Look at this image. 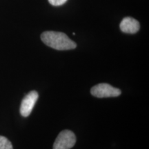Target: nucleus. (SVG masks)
I'll list each match as a JSON object with an SVG mask.
<instances>
[{"label": "nucleus", "instance_id": "20e7f679", "mask_svg": "<svg viewBox=\"0 0 149 149\" xmlns=\"http://www.w3.org/2000/svg\"><path fill=\"white\" fill-rule=\"evenodd\" d=\"M38 97V93L35 91H31L24 97L20 106V113L22 116L26 117L31 115Z\"/></svg>", "mask_w": 149, "mask_h": 149}, {"label": "nucleus", "instance_id": "7ed1b4c3", "mask_svg": "<svg viewBox=\"0 0 149 149\" xmlns=\"http://www.w3.org/2000/svg\"><path fill=\"white\" fill-rule=\"evenodd\" d=\"M76 143L74 133L69 130H64L59 134L53 144V149H70Z\"/></svg>", "mask_w": 149, "mask_h": 149}, {"label": "nucleus", "instance_id": "39448f33", "mask_svg": "<svg viewBox=\"0 0 149 149\" xmlns=\"http://www.w3.org/2000/svg\"><path fill=\"white\" fill-rule=\"evenodd\" d=\"M120 30L124 33L128 34H134L138 32L140 29V24L137 19L130 17L124 18L121 22Z\"/></svg>", "mask_w": 149, "mask_h": 149}, {"label": "nucleus", "instance_id": "0eeeda50", "mask_svg": "<svg viewBox=\"0 0 149 149\" xmlns=\"http://www.w3.org/2000/svg\"><path fill=\"white\" fill-rule=\"evenodd\" d=\"M49 3L51 5L55 6H59L63 5L67 1V0H48Z\"/></svg>", "mask_w": 149, "mask_h": 149}, {"label": "nucleus", "instance_id": "f03ea898", "mask_svg": "<svg viewBox=\"0 0 149 149\" xmlns=\"http://www.w3.org/2000/svg\"><path fill=\"white\" fill-rule=\"evenodd\" d=\"M91 93L93 96L97 98L115 97L120 96L122 91L109 84L101 83L94 86L91 89Z\"/></svg>", "mask_w": 149, "mask_h": 149}, {"label": "nucleus", "instance_id": "f257e3e1", "mask_svg": "<svg viewBox=\"0 0 149 149\" xmlns=\"http://www.w3.org/2000/svg\"><path fill=\"white\" fill-rule=\"evenodd\" d=\"M41 40L46 46L58 51L74 49L77 44L64 33L45 31L41 35Z\"/></svg>", "mask_w": 149, "mask_h": 149}, {"label": "nucleus", "instance_id": "423d86ee", "mask_svg": "<svg viewBox=\"0 0 149 149\" xmlns=\"http://www.w3.org/2000/svg\"><path fill=\"white\" fill-rule=\"evenodd\" d=\"M0 149H13L10 141L3 136H0Z\"/></svg>", "mask_w": 149, "mask_h": 149}]
</instances>
